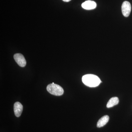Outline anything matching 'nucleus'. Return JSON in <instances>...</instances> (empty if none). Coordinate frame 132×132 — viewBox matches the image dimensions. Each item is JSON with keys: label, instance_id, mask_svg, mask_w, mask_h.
<instances>
[{"label": "nucleus", "instance_id": "obj_1", "mask_svg": "<svg viewBox=\"0 0 132 132\" xmlns=\"http://www.w3.org/2000/svg\"><path fill=\"white\" fill-rule=\"evenodd\" d=\"M82 81L85 85L90 87H96L101 82L98 77L93 74H87L83 76Z\"/></svg>", "mask_w": 132, "mask_h": 132}, {"label": "nucleus", "instance_id": "obj_2", "mask_svg": "<svg viewBox=\"0 0 132 132\" xmlns=\"http://www.w3.org/2000/svg\"><path fill=\"white\" fill-rule=\"evenodd\" d=\"M47 90L50 93L56 96H60L64 93V90L61 86L54 83L48 85Z\"/></svg>", "mask_w": 132, "mask_h": 132}, {"label": "nucleus", "instance_id": "obj_3", "mask_svg": "<svg viewBox=\"0 0 132 132\" xmlns=\"http://www.w3.org/2000/svg\"><path fill=\"white\" fill-rule=\"evenodd\" d=\"M131 10V6L130 3L128 1L123 2L121 6V11L123 15L128 17L130 15Z\"/></svg>", "mask_w": 132, "mask_h": 132}, {"label": "nucleus", "instance_id": "obj_4", "mask_svg": "<svg viewBox=\"0 0 132 132\" xmlns=\"http://www.w3.org/2000/svg\"><path fill=\"white\" fill-rule=\"evenodd\" d=\"M15 60L20 67H24L26 66L27 62L24 56L21 54L17 53L14 56Z\"/></svg>", "mask_w": 132, "mask_h": 132}, {"label": "nucleus", "instance_id": "obj_5", "mask_svg": "<svg viewBox=\"0 0 132 132\" xmlns=\"http://www.w3.org/2000/svg\"><path fill=\"white\" fill-rule=\"evenodd\" d=\"M81 6L84 9L90 10L95 9L97 7V4L93 1L88 0L83 3L81 5Z\"/></svg>", "mask_w": 132, "mask_h": 132}, {"label": "nucleus", "instance_id": "obj_6", "mask_svg": "<svg viewBox=\"0 0 132 132\" xmlns=\"http://www.w3.org/2000/svg\"><path fill=\"white\" fill-rule=\"evenodd\" d=\"M14 110L15 116L16 117H19L21 115L23 111V106L20 102H17L14 104Z\"/></svg>", "mask_w": 132, "mask_h": 132}, {"label": "nucleus", "instance_id": "obj_7", "mask_svg": "<svg viewBox=\"0 0 132 132\" xmlns=\"http://www.w3.org/2000/svg\"><path fill=\"white\" fill-rule=\"evenodd\" d=\"M109 119V116L108 115H105L102 117L97 122V127L100 128L104 126L108 122Z\"/></svg>", "mask_w": 132, "mask_h": 132}, {"label": "nucleus", "instance_id": "obj_8", "mask_svg": "<svg viewBox=\"0 0 132 132\" xmlns=\"http://www.w3.org/2000/svg\"><path fill=\"white\" fill-rule=\"evenodd\" d=\"M119 99L117 97H114L110 99L107 104L106 107L107 108H111L118 105L119 103Z\"/></svg>", "mask_w": 132, "mask_h": 132}, {"label": "nucleus", "instance_id": "obj_9", "mask_svg": "<svg viewBox=\"0 0 132 132\" xmlns=\"http://www.w3.org/2000/svg\"><path fill=\"white\" fill-rule=\"evenodd\" d=\"M63 1L65 2H69L71 0H62Z\"/></svg>", "mask_w": 132, "mask_h": 132}]
</instances>
